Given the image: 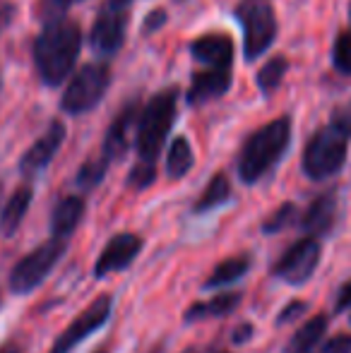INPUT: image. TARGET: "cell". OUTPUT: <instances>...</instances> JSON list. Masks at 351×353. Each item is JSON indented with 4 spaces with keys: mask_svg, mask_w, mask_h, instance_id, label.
<instances>
[{
    "mask_svg": "<svg viewBox=\"0 0 351 353\" xmlns=\"http://www.w3.org/2000/svg\"><path fill=\"white\" fill-rule=\"evenodd\" d=\"M82 51V29L70 19H48L34 41V68L46 87H61L70 77Z\"/></svg>",
    "mask_w": 351,
    "mask_h": 353,
    "instance_id": "cell-1",
    "label": "cell"
},
{
    "mask_svg": "<svg viewBox=\"0 0 351 353\" xmlns=\"http://www.w3.org/2000/svg\"><path fill=\"white\" fill-rule=\"evenodd\" d=\"M291 142V118L281 116L277 121L267 123L260 130L245 140L241 147V154L236 159V171L245 185L263 181L267 173L281 161L284 152Z\"/></svg>",
    "mask_w": 351,
    "mask_h": 353,
    "instance_id": "cell-2",
    "label": "cell"
},
{
    "mask_svg": "<svg viewBox=\"0 0 351 353\" xmlns=\"http://www.w3.org/2000/svg\"><path fill=\"white\" fill-rule=\"evenodd\" d=\"M176 103H178V89L169 87L161 89L159 94L150 99L145 111L140 113V130H137V154L140 161L157 163V157L161 154L166 137L171 132L176 118Z\"/></svg>",
    "mask_w": 351,
    "mask_h": 353,
    "instance_id": "cell-3",
    "label": "cell"
},
{
    "mask_svg": "<svg viewBox=\"0 0 351 353\" xmlns=\"http://www.w3.org/2000/svg\"><path fill=\"white\" fill-rule=\"evenodd\" d=\"M68 252V241L63 238H48L46 243H41L39 248H34L32 252L22 257L17 265L10 270L8 286L14 296H29L32 291H37L43 281L48 279L53 270L58 267V262L63 260V255Z\"/></svg>",
    "mask_w": 351,
    "mask_h": 353,
    "instance_id": "cell-4",
    "label": "cell"
},
{
    "mask_svg": "<svg viewBox=\"0 0 351 353\" xmlns=\"http://www.w3.org/2000/svg\"><path fill=\"white\" fill-rule=\"evenodd\" d=\"M347 140L349 135L330 123L310 137L303 152V173L310 181H328L342 171L347 161Z\"/></svg>",
    "mask_w": 351,
    "mask_h": 353,
    "instance_id": "cell-5",
    "label": "cell"
},
{
    "mask_svg": "<svg viewBox=\"0 0 351 353\" xmlns=\"http://www.w3.org/2000/svg\"><path fill=\"white\" fill-rule=\"evenodd\" d=\"M243 29V56L245 61H258L277 39V17L270 0H241L234 10Z\"/></svg>",
    "mask_w": 351,
    "mask_h": 353,
    "instance_id": "cell-6",
    "label": "cell"
},
{
    "mask_svg": "<svg viewBox=\"0 0 351 353\" xmlns=\"http://www.w3.org/2000/svg\"><path fill=\"white\" fill-rule=\"evenodd\" d=\"M111 84V68L106 63H89L68 82L61 108L68 116H82L99 106Z\"/></svg>",
    "mask_w": 351,
    "mask_h": 353,
    "instance_id": "cell-7",
    "label": "cell"
},
{
    "mask_svg": "<svg viewBox=\"0 0 351 353\" xmlns=\"http://www.w3.org/2000/svg\"><path fill=\"white\" fill-rule=\"evenodd\" d=\"M320 257H323L320 238L305 236L281 252L279 260L272 265V276L289 283V286H303V283L310 281L315 270H318Z\"/></svg>",
    "mask_w": 351,
    "mask_h": 353,
    "instance_id": "cell-8",
    "label": "cell"
},
{
    "mask_svg": "<svg viewBox=\"0 0 351 353\" xmlns=\"http://www.w3.org/2000/svg\"><path fill=\"white\" fill-rule=\"evenodd\" d=\"M113 312V298L111 296H99L97 301H92L66 330L58 334V339L53 341V346L48 353H72L82 341H87L92 334H97L99 330L108 325Z\"/></svg>",
    "mask_w": 351,
    "mask_h": 353,
    "instance_id": "cell-9",
    "label": "cell"
},
{
    "mask_svg": "<svg viewBox=\"0 0 351 353\" xmlns=\"http://www.w3.org/2000/svg\"><path fill=\"white\" fill-rule=\"evenodd\" d=\"M128 19H130V5L118 3V0H108L97 14V22L89 34V43L92 51L101 58L116 56L121 51L123 41H126L128 32Z\"/></svg>",
    "mask_w": 351,
    "mask_h": 353,
    "instance_id": "cell-10",
    "label": "cell"
},
{
    "mask_svg": "<svg viewBox=\"0 0 351 353\" xmlns=\"http://www.w3.org/2000/svg\"><path fill=\"white\" fill-rule=\"evenodd\" d=\"M142 245L145 243L135 233H118V236H113L101 250V255L97 257V262H94V276L103 279L108 274L128 270L135 262V257L142 252Z\"/></svg>",
    "mask_w": 351,
    "mask_h": 353,
    "instance_id": "cell-11",
    "label": "cell"
},
{
    "mask_svg": "<svg viewBox=\"0 0 351 353\" xmlns=\"http://www.w3.org/2000/svg\"><path fill=\"white\" fill-rule=\"evenodd\" d=\"M66 135H68L66 125H63L61 121H53L51 125L46 128V132L22 154V159H19V173H22L24 178H34L41 171H46L48 163L53 161L58 149L66 142Z\"/></svg>",
    "mask_w": 351,
    "mask_h": 353,
    "instance_id": "cell-12",
    "label": "cell"
},
{
    "mask_svg": "<svg viewBox=\"0 0 351 353\" xmlns=\"http://www.w3.org/2000/svg\"><path fill=\"white\" fill-rule=\"evenodd\" d=\"M337 212H339V197L337 192H323L308 205V210L303 212L299 226L303 228L308 236H328L332 233L334 223H337Z\"/></svg>",
    "mask_w": 351,
    "mask_h": 353,
    "instance_id": "cell-13",
    "label": "cell"
},
{
    "mask_svg": "<svg viewBox=\"0 0 351 353\" xmlns=\"http://www.w3.org/2000/svg\"><path fill=\"white\" fill-rule=\"evenodd\" d=\"M190 53L197 63L212 68H229L234 61V41L226 34H205L190 43Z\"/></svg>",
    "mask_w": 351,
    "mask_h": 353,
    "instance_id": "cell-14",
    "label": "cell"
},
{
    "mask_svg": "<svg viewBox=\"0 0 351 353\" xmlns=\"http://www.w3.org/2000/svg\"><path fill=\"white\" fill-rule=\"evenodd\" d=\"M231 87L229 68H210L205 72H197L188 89V103H205L226 94Z\"/></svg>",
    "mask_w": 351,
    "mask_h": 353,
    "instance_id": "cell-15",
    "label": "cell"
},
{
    "mask_svg": "<svg viewBox=\"0 0 351 353\" xmlns=\"http://www.w3.org/2000/svg\"><path fill=\"white\" fill-rule=\"evenodd\" d=\"M85 212H87V205L80 195L63 197L51 212V236L68 241V238L77 231L82 219H85Z\"/></svg>",
    "mask_w": 351,
    "mask_h": 353,
    "instance_id": "cell-16",
    "label": "cell"
},
{
    "mask_svg": "<svg viewBox=\"0 0 351 353\" xmlns=\"http://www.w3.org/2000/svg\"><path fill=\"white\" fill-rule=\"evenodd\" d=\"M135 118H137V103H128V106L116 116V121L111 123V128H108L106 137H103L101 154L111 163L126 157L128 135H130V128H132V121H135Z\"/></svg>",
    "mask_w": 351,
    "mask_h": 353,
    "instance_id": "cell-17",
    "label": "cell"
},
{
    "mask_svg": "<svg viewBox=\"0 0 351 353\" xmlns=\"http://www.w3.org/2000/svg\"><path fill=\"white\" fill-rule=\"evenodd\" d=\"M34 200V188L32 185H19L17 190L10 195V200L0 210V236L12 238L19 231L24 216H27L29 207Z\"/></svg>",
    "mask_w": 351,
    "mask_h": 353,
    "instance_id": "cell-18",
    "label": "cell"
},
{
    "mask_svg": "<svg viewBox=\"0 0 351 353\" xmlns=\"http://www.w3.org/2000/svg\"><path fill=\"white\" fill-rule=\"evenodd\" d=\"M241 301H243V293L241 291L219 293V296L210 298V301H197L195 305H190L185 310V322H200V320H212V317L231 315L241 305Z\"/></svg>",
    "mask_w": 351,
    "mask_h": 353,
    "instance_id": "cell-19",
    "label": "cell"
},
{
    "mask_svg": "<svg viewBox=\"0 0 351 353\" xmlns=\"http://www.w3.org/2000/svg\"><path fill=\"white\" fill-rule=\"evenodd\" d=\"M328 327H330L328 315L310 317L308 322H303V325L294 332L289 346H286V353H313L323 344L325 334H328Z\"/></svg>",
    "mask_w": 351,
    "mask_h": 353,
    "instance_id": "cell-20",
    "label": "cell"
},
{
    "mask_svg": "<svg viewBox=\"0 0 351 353\" xmlns=\"http://www.w3.org/2000/svg\"><path fill=\"white\" fill-rule=\"evenodd\" d=\"M248 272H250V255L229 257V260L219 262V265L214 267V272H212V274L207 276V281L202 283V288H205V291L224 288V286H229V283L243 279V276L248 274Z\"/></svg>",
    "mask_w": 351,
    "mask_h": 353,
    "instance_id": "cell-21",
    "label": "cell"
},
{
    "mask_svg": "<svg viewBox=\"0 0 351 353\" xmlns=\"http://www.w3.org/2000/svg\"><path fill=\"white\" fill-rule=\"evenodd\" d=\"M229 200H231L229 178H226L224 173H214V176H212V181L207 183L205 192L200 195V200L195 202L192 212H195V214H207L212 210H219V207L226 205Z\"/></svg>",
    "mask_w": 351,
    "mask_h": 353,
    "instance_id": "cell-22",
    "label": "cell"
},
{
    "mask_svg": "<svg viewBox=\"0 0 351 353\" xmlns=\"http://www.w3.org/2000/svg\"><path fill=\"white\" fill-rule=\"evenodd\" d=\"M192 163H195V154H192L190 142H188L185 137H176L169 154H166V176H169L171 181L185 178L188 173H190Z\"/></svg>",
    "mask_w": 351,
    "mask_h": 353,
    "instance_id": "cell-23",
    "label": "cell"
},
{
    "mask_svg": "<svg viewBox=\"0 0 351 353\" xmlns=\"http://www.w3.org/2000/svg\"><path fill=\"white\" fill-rule=\"evenodd\" d=\"M286 70H289V63H286L284 56L270 58V61L260 68L255 82H258V89L263 92V97H270L272 92H277V89H279V84H281V79H284Z\"/></svg>",
    "mask_w": 351,
    "mask_h": 353,
    "instance_id": "cell-24",
    "label": "cell"
},
{
    "mask_svg": "<svg viewBox=\"0 0 351 353\" xmlns=\"http://www.w3.org/2000/svg\"><path fill=\"white\" fill-rule=\"evenodd\" d=\"M108 166H111V161H108L103 154H99V157L85 161L80 166V171H77V178H75L77 188H80V190H94V188L106 178Z\"/></svg>",
    "mask_w": 351,
    "mask_h": 353,
    "instance_id": "cell-25",
    "label": "cell"
},
{
    "mask_svg": "<svg viewBox=\"0 0 351 353\" xmlns=\"http://www.w3.org/2000/svg\"><path fill=\"white\" fill-rule=\"evenodd\" d=\"M296 219H299V210H296V205H294V202H284L279 210H274L270 216L265 219L263 233H267V236H274V233L294 226Z\"/></svg>",
    "mask_w": 351,
    "mask_h": 353,
    "instance_id": "cell-26",
    "label": "cell"
},
{
    "mask_svg": "<svg viewBox=\"0 0 351 353\" xmlns=\"http://www.w3.org/2000/svg\"><path fill=\"white\" fill-rule=\"evenodd\" d=\"M332 63L339 72L351 74V34L349 32L339 34V39L334 41Z\"/></svg>",
    "mask_w": 351,
    "mask_h": 353,
    "instance_id": "cell-27",
    "label": "cell"
},
{
    "mask_svg": "<svg viewBox=\"0 0 351 353\" xmlns=\"http://www.w3.org/2000/svg\"><path fill=\"white\" fill-rule=\"evenodd\" d=\"M154 181H157V166L147 161L135 163V168H132L130 176H128V185L135 188V190H145V188H150Z\"/></svg>",
    "mask_w": 351,
    "mask_h": 353,
    "instance_id": "cell-28",
    "label": "cell"
},
{
    "mask_svg": "<svg viewBox=\"0 0 351 353\" xmlns=\"http://www.w3.org/2000/svg\"><path fill=\"white\" fill-rule=\"evenodd\" d=\"M305 312H308V303L305 301H291V303H286L284 310L277 315V325H289V322L299 320V317L305 315Z\"/></svg>",
    "mask_w": 351,
    "mask_h": 353,
    "instance_id": "cell-29",
    "label": "cell"
},
{
    "mask_svg": "<svg viewBox=\"0 0 351 353\" xmlns=\"http://www.w3.org/2000/svg\"><path fill=\"white\" fill-rule=\"evenodd\" d=\"M75 3H80V0H41V14L46 19H56Z\"/></svg>",
    "mask_w": 351,
    "mask_h": 353,
    "instance_id": "cell-30",
    "label": "cell"
},
{
    "mask_svg": "<svg viewBox=\"0 0 351 353\" xmlns=\"http://www.w3.org/2000/svg\"><path fill=\"white\" fill-rule=\"evenodd\" d=\"M318 353H351V334H337L320 346Z\"/></svg>",
    "mask_w": 351,
    "mask_h": 353,
    "instance_id": "cell-31",
    "label": "cell"
},
{
    "mask_svg": "<svg viewBox=\"0 0 351 353\" xmlns=\"http://www.w3.org/2000/svg\"><path fill=\"white\" fill-rule=\"evenodd\" d=\"M166 10H152L150 14L145 17V24H142V32L145 34H154V32H159L161 27L166 24Z\"/></svg>",
    "mask_w": 351,
    "mask_h": 353,
    "instance_id": "cell-32",
    "label": "cell"
},
{
    "mask_svg": "<svg viewBox=\"0 0 351 353\" xmlns=\"http://www.w3.org/2000/svg\"><path fill=\"white\" fill-rule=\"evenodd\" d=\"M351 307V281L344 283L337 291V298H334V312H344Z\"/></svg>",
    "mask_w": 351,
    "mask_h": 353,
    "instance_id": "cell-33",
    "label": "cell"
},
{
    "mask_svg": "<svg viewBox=\"0 0 351 353\" xmlns=\"http://www.w3.org/2000/svg\"><path fill=\"white\" fill-rule=\"evenodd\" d=\"M14 12H17L14 3H10V0H0V34H3V29L10 27V22H12Z\"/></svg>",
    "mask_w": 351,
    "mask_h": 353,
    "instance_id": "cell-34",
    "label": "cell"
},
{
    "mask_svg": "<svg viewBox=\"0 0 351 353\" xmlns=\"http://www.w3.org/2000/svg\"><path fill=\"white\" fill-rule=\"evenodd\" d=\"M250 334H253V325H243L241 330L234 332V344H245L250 339Z\"/></svg>",
    "mask_w": 351,
    "mask_h": 353,
    "instance_id": "cell-35",
    "label": "cell"
},
{
    "mask_svg": "<svg viewBox=\"0 0 351 353\" xmlns=\"http://www.w3.org/2000/svg\"><path fill=\"white\" fill-rule=\"evenodd\" d=\"M0 353H22V349H19L14 341H5V344L0 346Z\"/></svg>",
    "mask_w": 351,
    "mask_h": 353,
    "instance_id": "cell-36",
    "label": "cell"
},
{
    "mask_svg": "<svg viewBox=\"0 0 351 353\" xmlns=\"http://www.w3.org/2000/svg\"><path fill=\"white\" fill-rule=\"evenodd\" d=\"M94 353H108V349H99V351H94Z\"/></svg>",
    "mask_w": 351,
    "mask_h": 353,
    "instance_id": "cell-37",
    "label": "cell"
},
{
    "mask_svg": "<svg viewBox=\"0 0 351 353\" xmlns=\"http://www.w3.org/2000/svg\"><path fill=\"white\" fill-rule=\"evenodd\" d=\"M118 3H128V5H130V3H132V0H118Z\"/></svg>",
    "mask_w": 351,
    "mask_h": 353,
    "instance_id": "cell-38",
    "label": "cell"
},
{
    "mask_svg": "<svg viewBox=\"0 0 351 353\" xmlns=\"http://www.w3.org/2000/svg\"><path fill=\"white\" fill-rule=\"evenodd\" d=\"M219 353H229V351H219Z\"/></svg>",
    "mask_w": 351,
    "mask_h": 353,
    "instance_id": "cell-39",
    "label": "cell"
},
{
    "mask_svg": "<svg viewBox=\"0 0 351 353\" xmlns=\"http://www.w3.org/2000/svg\"><path fill=\"white\" fill-rule=\"evenodd\" d=\"M0 192H3V185H0Z\"/></svg>",
    "mask_w": 351,
    "mask_h": 353,
    "instance_id": "cell-40",
    "label": "cell"
},
{
    "mask_svg": "<svg viewBox=\"0 0 351 353\" xmlns=\"http://www.w3.org/2000/svg\"><path fill=\"white\" fill-rule=\"evenodd\" d=\"M349 10H351V8H349Z\"/></svg>",
    "mask_w": 351,
    "mask_h": 353,
    "instance_id": "cell-41",
    "label": "cell"
},
{
    "mask_svg": "<svg viewBox=\"0 0 351 353\" xmlns=\"http://www.w3.org/2000/svg\"><path fill=\"white\" fill-rule=\"evenodd\" d=\"M349 322H351V320H349Z\"/></svg>",
    "mask_w": 351,
    "mask_h": 353,
    "instance_id": "cell-42",
    "label": "cell"
}]
</instances>
